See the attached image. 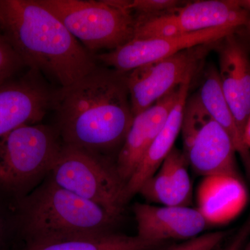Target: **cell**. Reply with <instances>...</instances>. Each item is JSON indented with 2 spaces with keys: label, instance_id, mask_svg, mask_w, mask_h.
Masks as SVG:
<instances>
[{
  "label": "cell",
  "instance_id": "2",
  "mask_svg": "<svg viewBox=\"0 0 250 250\" xmlns=\"http://www.w3.org/2000/svg\"><path fill=\"white\" fill-rule=\"evenodd\" d=\"M0 32L26 67L67 86L98 65L63 23L38 0H0Z\"/></svg>",
  "mask_w": 250,
  "mask_h": 250
},
{
  "label": "cell",
  "instance_id": "16",
  "mask_svg": "<svg viewBox=\"0 0 250 250\" xmlns=\"http://www.w3.org/2000/svg\"><path fill=\"white\" fill-rule=\"evenodd\" d=\"M188 165L185 153L174 147L155 173L143 184L139 193L147 201L161 206L189 207L192 187Z\"/></svg>",
  "mask_w": 250,
  "mask_h": 250
},
{
  "label": "cell",
  "instance_id": "19",
  "mask_svg": "<svg viewBox=\"0 0 250 250\" xmlns=\"http://www.w3.org/2000/svg\"><path fill=\"white\" fill-rule=\"evenodd\" d=\"M198 95L212 118L228 133L250 177V149L224 95L218 70L209 69Z\"/></svg>",
  "mask_w": 250,
  "mask_h": 250
},
{
  "label": "cell",
  "instance_id": "6",
  "mask_svg": "<svg viewBox=\"0 0 250 250\" xmlns=\"http://www.w3.org/2000/svg\"><path fill=\"white\" fill-rule=\"evenodd\" d=\"M49 176L59 187L116 214L128 202L116 164L102 156L62 144Z\"/></svg>",
  "mask_w": 250,
  "mask_h": 250
},
{
  "label": "cell",
  "instance_id": "10",
  "mask_svg": "<svg viewBox=\"0 0 250 250\" xmlns=\"http://www.w3.org/2000/svg\"><path fill=\"white\" fill-rule=\"evenodd\" d=\"M54 90L42 75L28 69L0 84V141L20 126L40 123L52 108Z\"/></svg>",
  "mask_w": 250,
  "mask_h": 250
},
{
  "label": "cell",
  "instance_id": "3",
  "mask_svg": "<svg viewBox=\"0 0 250 250\" xmlns=\"http://www.w3.org/2000/svg\"><path fill=\"white\" fill-rule=\"evenodd\" d=\"M19 207L27 242L113 232L121 216L62 188L49 175Z\"/></svg>",
  "mask_w": 250,
  "mask_h": 250
},
{
  "label": "cell",
  "instance_id": "11",
  "mask_svg": "<svg viewBox=\"0 0 250 250\" xmlns=\"http://www.w3.org/2000/svg\"><path fill=\"white\" fill-rule=\"evenodd\" d=\"M236 34L219 41L218 72L224 95L244 137L250 116V57Z\"/></svg>",
  "mask_w": 250,
  "mask_h": 250
},
{
  "label": "cell",
  "instance_id": "24",
  "mask_svg": "<svg viewBox=\"0 0 250 250\" xmlns=\"http://www.w3.org/2000/svg\"><path fill=\"white\" fill-rule=\"evenodd\" d=\"M250 238V216L247 219L233 238L220 250H243Z\"/></svg>",
  "mask_w": 250,
  "mask_h": 250
},
{
  "label": "cell",
  "instance_id": "25",
  "mask_svg": "<svg viewBox=\"0 0 250 250\" xmlns=\"http://www.w3.org/2000/svg\"><path fill=\"white\" fill-rule=\"evenodd\" d=\"M244 139L247 146L250 149V116L248 123H247L246 130H245Z\"/></svg>",
  "mask_w": 250,
  "mask_h": 250
},
{
  "label": "cell",
  "instance_id": "9",
  "mask_svg": "<svg viewBox=\"0 0 250 250\" xmlns=\"http://www.w3.org/2000/svg\"><path fill=\"white\" fill-rule=\"evenodd\" d=\"M240 29L223 26L184 34L153 39L131 40L106 53L95 54V59L118 71L126 73L137 67L161 60L197 46L213 43Z\"/></svg>",
  "mask_w": 250,
  "mask_h": 250
},
{
  "label": "cell",
  "instance_id": "7",
  "mask_svg": "<svg viewBox=\"0 0 250 250\" xmlns=\"http://www.w3.org/2000/svg\"><path fill=\"white\" fill-rule=\"evenodd\" d=\"M250 24V14L238 0H200L158 17L136 21L135 40L184 35L223 26L240 29Z\"/></svg>",
  "mask_w": 250,
  "mask_h": 250
},
{
  "label": "cell",
  "instance_id": "29",
  "mask_svg": "<svg viewBox=\"0 0 250 250\" xmlns=\"http://www.w3.org/2000/svg\"><path fill=\"white\" fill-rule=\"evenodd\" d=\"M246 30L248 31V35H249L250 36V29H247V28H246Z\"/></svg>",
  "mask_w": 250,
  "mask_h": 250
},
{
  "label": "cell",
  "instance_id": "4",
  "mask_svg": "<svg viewBox=\"0 0 250 250\" xmlns=\"http://www.w3.org/2000/svg\"><path fill=\"white\" fill-rule=\"evenodd\" d=\"M62 146L48 125H23L0 141V189L27 196L50 174Z\"/></svg>",
  "mask_w": 250,
  "mask_h": 250
},
{
  "label": "cell",
  "instance_id": "14",
  "mask_svg": "<svg viewBox=\"0 0 250 250\" xmlns=\"http://www.w3.org/2000/svg\"><path fill=\"white\" fill-rule=\"evenodd\" d=\"M184 148L188 165L197 174L204 177L223 174L240 177L232 141L213 118Z\"/></svg>",
  "mask_w": 250,
  "mask_h": 250
},
{
  "label": "cell",
  "instance_id": "1",
  "mask_svg": "<svg viewBox=\"0 0 250 250\" xmlns=\"http://www.w3.org/2000/svg\"><path fill=\"white\" fill-rule=\"evenodd\" d=\"M52 108L64 146L115 163L112 156L119 152L134 118L126 73L97 65L54 90Z\"/></svg>",
  "mask_w": 250,
  "mask_h": 250
},
{
  "label": "cell",
  "instance_id": "20",
  "mask_svg": "<svg viewBox=\"0 0 250 250\" xmlns=\"http://www.w3.org/2000/svg\"><path fill=\"white\" fill-rule=\"evenodd\" d=\"M212 119L198 93L187 99L183 112L182 130L184 146H187L200 129Z\"/></svg>",
  "mask_w": 250,
  "mask_h": 250
},
{
  "label": "cell",
  "instance_id": "26",
  "mask_svg": "<svg viewBox=\"0 0 250 250\" xmlns=\"http://www.w3.org/2000/svg\"><path fill=\"white\" fill-rule=\"evenodd\" d=\"M238 4L250 14V0H238ZM247 29H250V24Z\"/></svg>",
  "mask_w": 250,
  "mask_h": 250
},
{
  "label": "cell",
  "instance_id": "5",
  "mask_svg": "<svg viewBox=\"0 0 250 250\" xmlns=\"http://www.w3.org/2000/svg\"><path fill=\"white\" fill-rule=\"evenodd\" d=\"M38 1L91 54L113 50L134 39L136 21L125 0Z\"/></svg>",
  "mask_w": 250,
  "mask_h": 250
},
{
  "label": "cell",
  "instance_id": "28",
  "mask_svg": "<svg viewBox=\"0 0 250 250\" xmlns=\"http://www.w3.org/2000/svg\"><path fill=\"white\" fill-rule=\"evenodd\" d=\"M243 250H250V238L249 241H248L246 246H245L244 249Z\"/></svg>",
  "mask_w": 250,
  "mask_h": 250
},
{
  "label": "cell",
  "instance_id": "23",
  "mask_svg": "<svg viewBox=\"0 0 250 250\" xmlns=\"http://www.w3.org/2000/svg\"><path fill=\"white\" fill-rule=\"evenodd\" d=\"M228 235L227 231L205 233L179 244L165 246L158 250H215Z\"/></svg>",
  "mask_w": 250,
  "mask_h": 250
},
{
  "label": "cell",
  "instance_id": "22",
  "mask_svg": "<svg viewBox=\"0 0 250 250\" xmlns=\"http://www.w3.org/2000/svg\"><path fill=\"white\" fill-rule=\"evenodd\" d=\"M24 67L22 59L0 32V84L17 77Z\"/></svg>",
  "mask_w": 250,
  "mask_h": 250
},
{
  "label": "cell",
  "instance_id": "13",
  "mask_svg": "<svg viewBox=\"0 0 250 250\" xmlns=\"http://www.w3.org/2000/svg\"><path fill=\"white\" fill-rule=\"evenodd\" d=\"M180 87L174 88L150 107L134 116L116 159L117 172L126 186L165 124L178 100Z\"/></svg>",
  "mask_w": 250,
  "mask_h": 250
},
{
  "label": "cell",
  "instance_id": "17",
  "mask_svg": "<svg viewBox=\"0 0 250 250\" xmlns=\"http://www.w3.org/2000/svg\"><path fill=\"white\" fill-rule=\"evenodd\" d=\"M191 81H187L181 85L178 100L167 117L165 124L126 184V194L128 201L136 193H139L143 184L155 173L166 156L173 149L176 139L182 130L184 108Z\"/></svg>",
  "mask_w": 250,
  "mask_h": 250
},
{
  "label": "cell",
  "instance_id": "18",
  "mask_svg": "<svg viewBox=\"0 0 250 250\" xmlns=\"http://www.w3.org/2000/svg\"><path fill=\"white\" fill-rule=\"evenodd\" d=\"M164 242L147 241L115 232L49 238L27 242L22 250H158Z\"/></svg>",
  "mask_w": 250,
  "mask_h": 250
},
{
  "label": "cell",
  "instance_id": "21",
  "mask_svg": "<svg viewBox=\"0 0 250 250\" xmlns=\"http://www.w3.org/2000/svg\"><path fill=\"white\" fill-rule=\"evenodd\" d=\"M186 2L180 0H125V6L134 15L136 21L158 17Z\"/></svg>",
  "mask_w": 250,
  "mask_h": 250
},
{
  "label": "cell",
  "instance_id": "15",
  "mask_svg": "<svg viewBox=\"0 0 250 250\" xmlns=\"http://www.w3.org/2000/svg\"><path fill=\"white\" fill-rule=\"evenodd\" d=\"M248 199V191L240 177L208 176L197 188V209L207 225H223L241 213Z\"/></svg>",
  "mask_w": 250,
  "mask_h": 250
},
{
  "label": "cell",
  "instance_id": "8",
  "mask_svg": "<svg viewBox=\"0 0 250 250\" xmlns=\"http://www.w3.org/2000/svg\"><path fill=\"white\" fill-rule=\"evenodd\" d=\"M218 43L186 49L126 72V85L134 116L150 107L184 82L192 80L207 54Z\"/></svg>",
  "mask_w": 250,
  "mask_h": 250
},
{
  "label": "cell",
  "instance_id": "12",
  "mask_svg": "<svg viewBox=\"0 0 250 250\" xmlns=\"http://www.w3.org/2000/svg\"><path fill=\"white\" fill-rule=\"evenodd\" d=\"M133 211L137 236L149 241H187L201 235L208 225L200 212L190 207L136 203Z\"/></svg>",
  "mask_w": 250,
  "mask_h": 250
},
{
  "label": "cell",
  "instance_id": "27",
  "mask_svg": "<svg viewBox=\"0 0 250 250\" xmlns=\"http://www.w3.org/2000/svg\"><path fill=\"white\" fill-rule=\"evenodd\" d=\"M4 221L0 215V244H1V240H2L3 234H4Z\"/></svg>",
  "mask_w": 250,
  "mask_h": 250
}]
</instances>
